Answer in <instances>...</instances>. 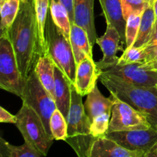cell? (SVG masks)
Returning <instances> with one entry per match:
<instances>
[{
	"label": "cell",
	"mask_w": 157,
	"mask_h": 157,
	"mask_svg": "<svg viewBox=\"0 0 157 157\" xmlns=\"http://www.w3.org/2000/svg\"><path fill=\"white\" fill-rule=\"evenodd\" d=\"M0 122L15 124L17 122V117L16 115H12L8 110L1 107H0Z\"/></svg>",
	"instance_id": "obj_31"
},
{
	"label": "cell",
	"mask_w": 157,
	"mask_h": 157,
	"mask_svg": "<svg viewBox=\"0 0 157 157\" xmlns=\"http://www.w3.org/2000/svg\"><path fill=\"white\" fill-rule=\"evenodd\" d=\"M2 1H4V0H0V2H2Z\"/></svg>",
	"instance_id": "obj_36"
},
{
	"label": "cell",
	"mask_w": 157,
	"mask_h": 157,
	"mask_svg": "<svg viewBox=\"0 0 157 157\" xmlns=\"http://www.w3.org/2000/svg\"><path fill=\"white\" fill-rule=\"evenodd\" d=\"M20 73L24 79L43 55L35 10V0H21L16 18L8 32Z\"/></svg>",
	"instance_id": "obj_1"
},
{
	"label": "cell",
	"mask_w": 157,
	"mask_h": 157,
	"mask_svg": "<svg viewBox=\"0 0 157 157\" xmlns=\"http://www.w3.org/2000/svg\"><path fill=\"white\" fill-rule=\"evenodd\" d=\"M144 157H157V143L147 153H145Z\"/></svg>",
	"instance_id": "obj_34"
},
{
	"label": "cell",
	"mask_w": 157,
	"mask_h": 157,
	"mask_svg": "<svg viewBox=\"0 0 157 157\" xmlns=\"http://www.w3.org/2000/svg\"><path fill=\"white\" fill-rule=\"evenodd\" d=\"M111 115L104 114L95 118L91 122V133L96 139L105 136L109 129Z\"/></svg>",
	"instance_id": "obj_29"
},
{
	"label": "cell",
	"mask_w": 157,
	"mask_h": 157,
	"mask_svg": "<svg viewBox=\"0 0 157 157\" xmlns=\"http://www.w3.org/2000/svg\"><path fill=\"white\" fill-rule=\"evenodd\" d=\"M144 152L129 150L115 141L102 136L92 144L88 157H144Z\"/></svg>",
	"instance_id": "obj_14"
},
{
	"label": "cell",
	"mask_w": 157,
	"mask_h": 157,
	"mask_svg": "<svg viewBox=\"0 0 157 157\" xmlns=\"http://www.w3.org/2000/svg\"><path fill=\"white\" fill-rule=\"evenodd\" d=\"M153 9H154L155 15H156V18L157 19V0H155L154 3H153Z\"/></svg>",
	"instance_id": "obj_35"
},
{
	"label": "cell",
	"mask_w": 157,
	"mask_h": 157,
	"mask_svg": "<svg viewBox=\"0 0 157 157\" xmlns=\"http://www.w3.org/2000/svg\"><path fill=\"white\" fill-rule=\"evenodd\" d=\"M70 41L76 64H79L86 58L93 59V47L87 32L76 23H72L71 28Z\"/></svg>",
	"instance_id": "obj_17"
},
{
	"label": "cell",
	"mask_w": 157,
	"mask_h": 157,
	"mask_svg": "<svg viewBox=\"0 0 157 157\" xmlns=\"http://www.w3.org/2000/svg\"><path fill=\"white\" fill-rule=\"evenodd\" d=\"M144 48H145L146 57H147L146 62H148V61L153 59L157 55V19L156 20V23H155L153 36H152L150 42Z\"/></svg>",
	"instance_id": "obj_30"
},
{
	"label": "cell",
	"mask_w": 157,
	"mask_h": 157,
	"mask_svg": "<svg viewBox=\"0 0 157 157\" xmlns=\"http://www.w3.org/2000/svg\"><path fill=\"white\" fill-rule=\"evenodd\" d=\"M140 65L148 70H157V55L151 61L144 63V64H140Z\"/></svg>",
	"instance_id": "obj_33"
},
{
	"label": "cell",
	"mask_w": 157,
	"mask_h": 157,
	"mask_svg": "<svg viewBox=\"0 0 157 157\" xmlns=\"http://www.w3.org/2000/svg\"><path fill=\"white\" fill-rule=\"evenodd\" d=\"M49 9L54 22L70 38L71 22L66 8L57 0H50Z\"/></svg>",
	"instance_id": "obj_24"
},
{
	"label": "cell",
	"mask_w": 157,
	"mask_h": 157,
	"mask_svg": "<svg viewBox=\"0 0 157 157\" xmlns=\"http://www.w3.org/2000/svg\"><path fill=\"white\" fill-rule=\"evenodd\" d=\"M34 70L41 84L55 101V63L48 53L39 57Z\"/></svg>",
	"instance_id": "obj_19"
},
{
	"label": "cell",
	"mask_w": 157,
	"mask_h": 157,
	"mask_svg": "<svg viewBox=\"0 0 157 157\" xmlns=\"http://www.w3.org/2000/svg\"><path fill=\"white\" fill-rule=\"evenodd\" d=\"M142 14L133 13L127 18L126 25V48L133 47L139 32Z\"/></svg>",
	"instance_id": "obj_27"
},
{
	"label": "cell",
	"mask_w": 157,
	"mask_h": 157,
	"mask_svg": "<svg viewBox=\"0 0 157 157\" xmlns=\"http://www.w3.org/2000/svg\"><path fill=\"white\" fill-rule=\"evenodd\" d=\"M99 80L112 96L119 98L147 117L157 130V87H141L101 72Z\"/></svg>",
	"instance_id": "obj_2"
},
{
	"label": "cell",
	"mask_w": 157,
	"mask_h": 157,
	"mask_svg": "<svg viewBox=\"0 0 157 157\" xmlns=\"http://www.w3.org/2000/svg\"><path fill=\"white\" fill-rule=\"evenodd\" d=\"M16 117L15 125L22 135L25 142L36 150L41 156H47L55 140L48 133L39 115L34 109L22 102V106Z\"/></svg>",
	"instance_id": "obj_4"
},
{
	"label": "cell",
	"mask_w": 157,
	"mask_h": 157,
	"mask_svg": "<svg viewBox=\"0 0 157 157\" xmlns=\"http://www.w3.org/2000/svg\"><path fill=\"white\" fill-rule=\"evenodd\" d=\"M113 107L107 133L113 131L147 130L151 127L147 117L128 104L112 96Z\"/></svg>",
	"instance_id": "obj_8"
},
{
	"label": "cell",
	"mask_w": 157,
	"mask_h": 157,
	"mask_svg": "<svg viewBox=\"0 0 157 157\" xmlns=\"http://www.w3.org/2000/svg\"><path fill=\"white\" fill-rule=\"evenodd\" d=\"M55 93L57 108L67 117L71 99V86L73 83L68 77L55 64Z\"/></svg>",
	"instance_id": "obj_16"
},
{
	"label": "cell",
	"mask_w": 157,
	"mask_h": 157,
	"mask_svg": "<svg viewBox=\"0 0 157 157\" xmlns=\"http://www.w3.org/2000/svg\"><path fill=\"white\" fill-rule=\"evenodd\" d=\"M107 75L121 78L126 82L141 87H156L157 85V70H148L140 64L117 65L102 71Z\"/></svg>",
	"instance_id": "obj_10"
},
{
	"label": "cell",
	"mask_w": 157,
	"mask_h": 157,
	"mask_svg": "<svg viewBox=\"0 0 157 157\" xmlns=\"http://www.w3.org/2000/svg\"><path fill=\"white\" fill-rule=\"evenodd\" d=\"M0 157H41L36 150L27 143L21 146H14L0 138Z\"/></svg>",
	"instance_id": "obj_23"
},
{
	"label": "cell",
	"mask_w": 157,
	"mask_h": 157,
	"mask_svg": "<svg viewBox=\"0 0 157 157\" xmlns=\"http://www.w3.org/2000/svg\"><path fill=\"white\" fill-rule=\"evenodd\" d=\"M49 8H50V0H35V16H36L40 44L43 55L48 53L46 28H47Z\"/></svg>",
	"instance_id": "obj_21"
},
{
	"label": "cell",
	"mask_w": 157,
	"mask_h": 157,
	"mask_svg": "<svg viewBox=\"0 0 157 157\" xmlns=\"http://www.w3.org/2000/svg\"><path fill=\"white\" fill-rule=\"evenodd\" d=\"M145 48L131 47L126 48L118 60V65L132 64H144L146 62Z\"/></svg>",
	"instance_id": "obj_26"
},
{
	"label": "cell",
	"mask_w": 157,
	"mask_h": 157,
	"mask_svg": "<svg viewBox=\"0 0 157 157\" xmlns=\"http://www.w3.org/2000/svg\"><path fill=\"white\" fill-rule=\"evenodd\" d=\"M94 0H74L75 23L87 32L92 47L98 38L94 16Z\"/></svg>",
	"instance_id": "obj_13"
},
{
	"label": "cell",
	"mask_w": 157,
	"mask_h": 157,
	"mask_svg": "<svg viewBox=\"0 0 157 157\" xmlns=\"http://www.w3.org/2000/svg\"><path fill=\"white\" fill-rule=\"evenodd\" d=\"M67 135L65 142L71 146L78 157H88L96 138L92 135L91 123L86 113L82 96L71 86V99L69 113L66 117Z\"/></svg>",
	"instance_id": "obj_3"
},
{
	"label": "cell",
	"mask_w": 157,
	"mask_h": 157,
	"mask_svg": "<svg viewBox=\"0 0 157 157\" xmlns=\"http://www.w3.org/2000/svg\"><path fill=\"white\" fill-rule=\"evenodd\" d=\"M123 13L127 21V18L133 13L143 14L148 6L153 5L155 0H121Z\"/></svg>",
	"instance_id": "obj_28"
},
{
	"label": "cell",
	"mask_w": 157,
	"mask_h": 157,
	"mask_svg": "<svg viewBox=\"0 0 157 157\" xmlns=\"http://www.w3.org/2000/svg\"><path fill=\"white\" fill-rule=\"evenodd\" d=\"M156 20L153 5H151L143 12L139 32L133 47L144 48L150 42L154 31Z\"/></svg>",
	"instance_id": "obj_20"
},
{
	"label": "cell",
	"mask_w": 157,
	"mask_h": 157,
	"mask_svg": "<svg viewBox=\"0 0 157 157\" xmlns=\"http://www.w3.org/2000/svg\"><path fill=\"white\" fill-rule=\"evenodd\" d=\"M21 0H4L0 2L1 9V35L8 33L16 18Z\"/></svg>",
	"instance_id": "obj_22"
},
{
	"label": "cell",
	"mask_w": 157,
	"mask_h": 157,
	"mask_svg": "<svg viewBox=\"0 0 157 157\" xmlns=\"http://www.w3.org/2000/svg\"><path fill=\"white\" fill-rule=\"evenodd\" d=\"M156 87H157V85H156Z\"/></svg>",
	"instance_id": "obj_37"
},
{
	"label": "cell",
	"mask_w": 157,
	"mask_h": 157,
	"mask_svg": "<svg viewBox=\"0 0 157 157\" xmlns=\"http://www.w3.org/2000/svg\"><path fill=\"white\" fill-rule=\"evenodd\" d=\"M113 98H106L100 91L98 86H95L91 92L87 94L84 109L90 123L100 116L110 114L113 107Z\"/></svg>",
	"instance_id": "obj_18"
},
{
	"label": "cell",
	"mask_w": 157,
	"mask_h": 157,
	"mask_svg": "<svg viewBox=\"0 0 157 157\" xmlns=\"http://www.w3.org/2000/svg\"><path fill=\"white\" fill-rule=\"evenodd\" d=\"M102 71L97 66L94 59L86 58L77 65L76 75L73 84L78 94L85 96L92 91L97 85Z\"/></svg>",
	"instance_id": "obj_12"
},
{
	"label": "cell",
	"mask_w": 157,
	"mask_h": 157,
	"mask_svg": "<svg viewBox=\"0 0 157 157\" xmlns=\"http://www.w3.org/2000/svg\"><path fill=\"white\" fill-rule=\"evenodd\" d=\"M25 82L9 35H0V87L21 98Z\"/></svg>",
	"instance_id": "obj_7"
},
{
	"label": "cell",
	"mask_w": 157,
	"mask_h": 157,
	"mask_svg": "<svg viewBox=\"0 0 157 157\" xmlns=\"http://www.w3.org/2000/svg\"><path fill=\"white\" fill-rule=\"evenodd\" d=\"M21 99L39 115L48 133L52 136L50 119L57 109V106L54 98L41 84L35 70H32L25 79Z\"/></svg>",
	"instance_id": "obj_6"
},
{
	"label": "cell",
	"mask_w": 157,
	"mask_h": 157,
	"mask_svg": "<svg viewBox=\"0 0 157 157\" xmlns=\"http://www.w3.org/2000/svg\"><path fill=\"white\" fill-rule=\"evenodd\" d=\"M63 5L69 14L71 22L75 23V12H74V0H57Z\"/></svg>",
	"instance_id": "obj_32"
},
{
	"label": "cell",
	"mask_w": 157,
	"mask_h": 157,
	"mask_svg": "<svg viewBox=\"0 0 157 157\" xmlns=\"http://www.w3.org/2000/svg\"><path fill=\"white\" fill-rule=\"evenodd\" d=\"M120 42L121 39L118 32L109 25H107L105 33L100 38H97L96 43L103 52V58L96 63L100 70L104 71L117 64L119 58L117 56V53L118 51H124Z\"/></svg>",
	"instance_id": "obj_11"
},
{
	"label": "cell",
	"mask_w": 157,
	"mask_h": 157,
	"mask_svg": "<svg viewBox=\"0 0 157 157\" xmlns=\"http://www.w3.org/2000/svg\"><path fill=\"white\" fill-rule=\"evenodd\" d=\"M50 130L54 140L65 141L67 135V120L58 108L50 119Z\"/></svg>",
	"instance_id": "obj_25"
},
{
	"label": "cell",
	"mask_w": 157,
	"mask_h": 157,
	"mask_svg": "<svg viewBox=\"0 0 157 157\" xmlns=\"http://www.w3.org/2000/svg\"><path fill=\"white\" fill-rule=\"evenodd\" d=\"M104 136L127 150L144 153H147L157 143V130L152 127L147 130L110 132Z\"/></svg>",
	"instance_id": "obj_9"
},
{
	"label": "cell",
	"mask_w": 157,
	"mask_h": 157,
	"mask_svg": "<svg viewBox=\"0 0 157 157\" xmlns=\"http://www.w3.org/2000/svg\"><path fill=\"white\" fill-rule=\"evenodd\" d=\"M48 53L58 66L74 83L76 75L77 64L75 62L70 38L55 25L48 14L46 28Z\"/></svg>",
	"instance_id": "obj_5"
},
{
	"label": "cell",
	"mask_w": 157,
	"mask_h": 157,
	"mask_svg": "<svg viewBox=\"0 0 157 157\" xmlns=\"http://www.w3.org/2000/svg\"><path fill=\"white\" fill-rule=\"evenodd\" d=\"M107 25L114 28L121 36V43H126L127 21L123 13L121 0H99Z\"/></svg>",
	"instance_id": "obj_15"
}]
</instances>
